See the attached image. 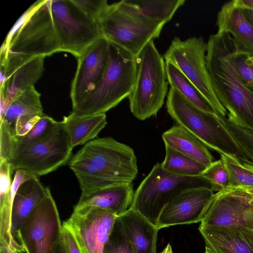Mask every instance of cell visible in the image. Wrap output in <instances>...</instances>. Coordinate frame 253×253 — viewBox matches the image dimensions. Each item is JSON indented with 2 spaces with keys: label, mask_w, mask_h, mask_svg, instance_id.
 Returning a JSON list of instances; mask_svg holds the SVG:
<instances>
[{
  "label": "cell",
  "mask_w": 253,
  "mask_h": 253,
  "mask_svg": "<svg viewBox=\"0 0 253 253\" xmlns=\"http://www.w3.org/2000/svg\"><path fill=\"white\" fill-rule=\"evenodd\" d=\"M237 1L244 8L253 10V0H237Z\"/></svg>",
  "instance_id": "cell-42"
},
{
  "label": "cell",
  "mask_w": 253,
  "mask_h": 253,
  "mask_svg": "<svg viewBox=\"0 0 253 253\" xmlns=\"http://www.w3.org/2000/svg\"><path fill=\"white\" fill-rule=\"evenodd\" d=\"M134 193L132 182H124L100 189L87 197L80 198L75 207H95L108 210L119 216L130 206Z\"/></svg>",
  "instance_id": "cell-22"
},
{
  "label": "cell",
  "mask_w": 253,
  "mask_h": 253,
  "mask_svg": "<svg viewBox=\"0 0 253 253\" xmlns=\"http://www.w3.org/2000/svg\"><path fill=\"white\" fill-rule=\"evenodd\" d=\"M69 137L60 122L47 137L28 145L16 147L8 161L13 171L21 169L38 177L65 165L72 158Z\"/></svg>",
  "instance_id": "cell-10"
},
{
  "label": "cell",
  "mask_w": 253,
  "mask_h": 253,
  "mask_svg": "<svg viewBox=\"0 0 253 253\" xmlns=\"http://www.w3.org/2000/svg\"><path fill=\"white\" fill-rule=\"evenodd\" d=\"M97 22L103 38L135 57L159 37L165 25L128 12L118 2L109 4Z\"/></svg>",
  "instance_id": "cell-8"
},
{
  "label": "cell",
  "mask_w": 253,
  "mask_h": 253,
  "mask_svg": "<svg viewBox=\"0 0 253 253\" xmlns=\"http://www.w3.org/2000/svg\"><path fill=\"white\" fill-rule=\"evenodd\" d=\"M103 253H133L119 216H117L115 220L109 238L104 245Z\"/></svg>",
  "instance_id": "cell-33"
},
{
  "label": "cell",
  "mask_w": 253,
  "mask_h": 253,
  "mask_svg": "<svg viewBox=\"0 0 253 253\" xmlns=\"http://www.w3.org/2000/svg\"><path fill=\"white\" fill-rule=\"evenodd\" d=\"M117 216L95 207H74L65 222L72 230L85 253H103Z\"/></svg>",
  "instance_id": "cell-15"
},
{
  "label": "cell",
  "mask_w": 253,
  "mask_h": 253,
  "mask_svg": "<svg viewBox=\"0 0 253 253\" xmlns=\"http://www.w3.org/2000/svg\"><path fill=\"white\" fill-rule=\"evenodd\" d=\"M25 171L17 169L13 179L8 199L0 204V247H4L17 252H23V247L13 238L11 231V211L14 196L20 185L33 177Z\"/></svg>",
  "instance_id": "cell-27"
},
{
  "label": "cell",
  "mask_w": 253,
  "mask_h": 253,
  "mask_svg": "<svg viewBox=\"0 0 253 253\" xmlns=\"http://www.w3.org/2000/svg\"><path fill=\"white\" fill-rule=\"evenodd\" d=\"M61 51L50 9V0H38L8 34L1 52L29 58L46 57Z\"/></svg>",
  "instance_id": "cell-5"
},
{
  "label": "cell",
  "mask_w": 253,
  "mask_h": 253,
  "mask_svg": "<svg viewBox=\"0 0 253 253\" xmlns=\"http://www.w3.org/2000/svg\"><path fill=\"white\" fill-rule=\"evenodd\" d=\"M53 253H68L61 237L57 243Z\"/></svg>",
  "instance_id": "cell-41"
},
{
  "label": "cell",
  "mask_w": 253,
  "mask_h": 253,
  "mask_svg": "<svg viewBox=\"0 0 253 253\" xmlns=\"http://www.w3.org/2000/svg\"><path fill=\"white\" fill-rule=\"evenodd\" d=\"M136 74V57L110 42L108 61L100 81L72 112L80 116L105 114L128 97Z\"/></svg>",
  "instance_id": "cell-4"
},
{
  "label": "cell",
  "mask_w": 253,
  "mask_h": 253,
  "mask_svg": "<svg viewBox=\"0 0 253 253\" xmlns=\"http://www.w3.org/2000/svg\"><path fill=\"white\" fill-rule=\"evenodd\" d=\"M165 147V158L161 164L167 171L182 176L195 177L198 176L206 168L170 147Z\"/></svg>",
  "instance_id": "cell-29"
},
{
  "label": "cell",
  "mask_w": 253,
  "mask_h": 253,
  "mask_svg": "<svg viewBox=\"0 0 253 253\" xmlns=\"http://www.w3.org/2000/svg\"><path fill=\"white\" fill-rule=\"evenodd\" d=\"M249 56L236 50L234 61L236 71L244 83L253 88V65L249 63Z\"/></svg>",
  "instance_id": "cell-36"
},
{
  "label": "cell",
  "mask_w": 253,
  "mask_h": 253,
  "mask_svg": "<svg viewBox=\"0 0 253 253\" xmlns=\"http://www.w3.org/2000/svg\"><path fill=\"white\" fill-rule=\"evenodd\" d=\"M211 185L199 176H182L163 169L158 163L134 193L130 208L156 226L165 206L182 191Z\"/></svg>",
  "instance_id": "cell-7"
},
{
  "label": "cell",
  "mask_w": 253,
  "mask_h": 253,
  "mask_svg": "<svg viewBox=\"0 0 253 253\" xmlns=\"http://www.w3.org/2000/svg\"><path fill=\"white\" fill-rule=\"evenodd\" d=\"M198 176L207 181L213 191L229 187L228 174L221 159L213 162Z\"/></svg>",
  "instance_id": "cell-34"
},
{
  "label": "cell",
  "mask_w": 253,
  "mask_h": 253,
  "mask_svg": "<svg viewBox=\"0 0 253 253\" xmlns=\"http://www.w3.org/2000/svg\"><path fill=\"white\" fill-rule=\"evenodd\" d=\"M214 194L213 191L207 186L182 191L165 206L159 216L157 228L160 230L173 225L201 222Z\"/></svg>",
  "instance_id": "cell-17"
},
{
  "label": "cell",
  "mask_w": 253,
  "mask_h": 253,
  "mask_svg": "<svg viewBox=\"0 0 253 253\" xmlns=\"http://www.w3.org/2000/svg\"><path fill=\"white\" fill-rule=\"evenodd\" d=\"M160 253H173L170 244L169 243L163 251Z\"/></svg>",
  "instance_id": "cell-45"
},
{
  "label": "cell",
  "mask_w": 253,
  "mask_h": 253,
  "mask_svg": "<svg viewBox=\"0 0 253 253\" xmlns=\"http://www.w3.org/2000/svg\"><path fill=\"white\" fill-rule=\"evenodd\" d=\"M162 138L165 145L206 167L214 161L208 147L196 136L178 124L164 132Z\"/></svg>",
  "instance_id": "cell-24"
},
{
  "label": "cell",
  "mask_w": 253,
  "mask_h": 253,
  "mask_svg": "<svg viewBox=\"0 0 253 253\" xmlns=\"http://www.w3.org/2000/svg\"><path fill=\"white\" fill-rule=\"evenodd\" d=\"M243 188H244L250 194V195L253 199V187Z\"/></svg>",
  "instance_id": "cell-46"
},
{
  "label": "cell",
  "mask_w": 253,
  "mask_h": 253,
  "mask_svg": "<svg viewBox=\"0 0 253 253\" xmlns=\"http://www.w3.org/2000/svg\"><path fill=\"white\" fill-rule=\"evenodd\" d=\"M73 1L84 14L97 21L109 5L106 0H73Z\"/></svg>",
  "instance_id": "cell-37"
},
{
  "label": "cell",
  "mask_w": 253,
  "mask_h": 253,
  "mask_svg": "<svg viewBox=\"0 0 253 253\" xmlns=\"http://www.w3.org/2000/svg\"><path fill=\"white\" fill-rule=\"evenodd\" d=\"M166 71L170 87L177 90L187 99L201 109L211 114L215 113L199 90L175 66L166 62Z\"/></svg>",
  "instance_id": "cell-28"
},
{
  "label": "cell",
  "mask_w": 253,
  "mask_h": 253,
  "mask_svg": "<svg viewBox=\"0 0 253 253\" xmlns=\"http://www.w3.org/2000/svg\"><path fill=\"white\" fill-rule=\"evenodd\" d=\"M13 170L7 161L0 162V204L5 202L10 193Z\"/></svg>",
  "instance_id": "cell-38"
},
{
  "label": "cell",
  "mask_w": 253,
  "mask_h": 253,
  "mask_svg": "<svg viewBox=\"0 0 253 253\" xmlns=\"http://www.w3.org/2000/svg\"><path fill=\"white\" fill-rule=\"evenodd\" d=\"M50 9L61 51L78 58L103 37L97 21L84 14L73 0H50Z\"/></svg>",
  "instance_id": "cell-11"
},
{
  "label": "cell",
  "mask_w": 253,
  "mask_h": 253,
  "mask_svg": "<svg viewBox=\"0 0 253 253\" xmlns=\"http://www.w3.org/2000/svg\"><path fill=\"white\" fill-rule=\"evenodd\" d=\"M205 253H215L209 248L206 247Z\"/></svg>",
  "instance_id": "cell-47"
},
{
  "label": "cell",
  "mask_w": 253,
  "mask_h": 253,
  "mask_svg": "<svg viewBox=\"0 0 253 253\" xmlns=\"http://www.w3.org/2000/svg\"><path fill=\"white\" fill-rule=\"evenodd\" d=\"M62 238L68 253H85L74 233L65 222L62 224Z\"/></svg>",
  "instance_id": "cell-39"
},
{
  "label": "cell",
  "mask_w": 253,
  "mask_h": 253,
  "mask_svg": "<svg viewBox=\"0 0 253 253\" xmlns=\"http://www.w3.org/2000/svg\"><path fill=\"white\" fill-rule=\"evenodd\" d=\"M207 247L215 253H253V230L199 226Z\"/></svg>",
  "instance_id": "cell-19"
},
{
  "label": "cell",
  "mask_w": 253,
  "mask_h": 253,
  "mask_svg": "<svg viewBox=\"0 0 253 253\" xmlns=\"http://www.w3.org/2000/svg\"><path fill=\"white\" fill-rule=\"evenodd\" d=\"M69 166L79 181L80 198L116 184L132 182L138 174L133 149L110 137L85 143L71 158Z\"/></svg>",
  "instance_id": "cell-1"
},
{
  "label": "cell",
  "mask_w": 253,
  "mask_h": 253,
  "mask_svg": "<svg viewBox=\"0 0 253 253\" xmlns=\"http://www.w3.org/2000/svg\"><path fill=\"white\" fill-rule=\"evenodd\" d=\"M42 116L36 117L28 122L16 134V136L20 137L25 135L34 126Z\"/></svg>",
  "instance_id": "cell-40"
},
{
  "label": "cell",
  "mask_w": 253,
  "mask_h": 253,
  "mask_svg": "<svg viewBox=\"0 0 253 253\" xmlns=\"http://www.w3.org/2000/svg\"><path fill=\"white\" fill-rule=\"evenodd\" d=\"M62 230L58 209L48 188L45 197L22 224L17 239L25 253H53Z\"/></svg>",
  "instance_id": "cell-12"
},
{
  "label": "cell",
  "mask_w": 253,
  "mask_h": 253,
  "mask_svg": "<svg viewBox=\"0 0 253 253\" xmlns=\"http://www.w3.org/2000/svg\"><path fill=\"white\" fill-rule=\"evenodd\" d=\"M216 117L249 160L253 163V130L244 128L231 123L226 117Z\"/></svg>",
  "instance_id": "cell-31"
},
{
  "label": "cell",
  "mask_w": 253,
  "mask_h": 253,
  "mask_svg": "<svg viewBox=\"0 0 253 253\" xmlns=\"http://www.w3.org/2000/svg\"><path fill=\"white\" fill-rule=\"evenodd\" d=\"M0 253H19L4 247H0Z\"/></svg>",
  "instance_id": "cell-44"
},
{
  "label": "cell",
  "mask_w": 253,
  "mask_h": 253,
  "mask_svg": "<svg viewBox=\"0 0 253 253\" xmlns=\"http://www.w3.org/2000/svg\"><path fill=\"white\" fill-rule=\"evenodd\" d=\"M185 0H124L118 2L124 10L147 19L165 24L169 21Z\"/></svg>",
  "instance_id": "cell-26"
},
{
  "label": "cell",
  "mask_w": 253,
  "mask_h": 253,
  "mask_svg": "<svg viewBox=\"0 0 253 253\" xmlns=\"http://www.w3.org/2000/svg\"><path fill=\"white\" fill-rule=\"evenodd\" d=\"M220 156L228 174L229 187H253V164L242 163L223 154Z\"/></svg>",
  "instance_id": "cell-30"
},
{
  "label": "cell",
  "mask_w": 253,
  "mask_h": 253,
  "mask_svg": "<svg viewBox=\"0 0 253 253\" xmlns=\"http://www.w3.org/2000/svg\"><path fill=\"white\" fill-rule=\"evenodd\" d=\"M166 106L168 113L177 124L191 132L207 147L242 163L253 164L220 124L215 113L201 109L170 87Z\"/></svg>",
  "instance_id": "cell-3"
},
{
  "label": "cell",
  "mask_w": 253,
  "mask_h": 253,
  "mask_svg": "<svg viewBox=\"0 0 253 253\" xmlns=\"http://www.w3.org/2000/svg\"><path fill=\"white\" fill-rule=\"evenodd\" d=\"M48 188L44 187L36 176L24 181L19 187L13 199L11 217V233L17 242V235L20 228L45 197Z\"/></svg>",
  "instance_id": "cell-20"
},
{
  "label": "cell",
  "mask_w": 253,
  "mask_h": 253,
  "mask_svg": "<svg viewBox=\"0 0 253 253\" xmlns=\"http://www.w3.org/2000/svg\"><path fill=\"white\" fill-rule=\"evenodd\" d=\"M216 25L217 32L231 36L238 52L253 57V24L237 0L227 2L222 6L217 13Z\"/></svg>",
  "instance_id": "cell-18"
},
{
  "label": "cell",
  "mask_w": 253,
  "mask_h": 253,
  "mask_svg": "<svg viewBox=\"0 0 253 253\" xmlns=\"http://www.w3.org/2000/svg\"><path fill=\"white\" fill-rule=\"evenodd\" d=\"M109 51L110 42L102 37L77 58V70L70 91L73 109L97 86L105 71Z\"/></svg>",
  "instance_id": "cell-16"
},
{
  "label": "cell",
  "mask_w": 253,
  "mask_h": 253,
  "mask_svg": "<svg viewBox=\"0 0 253 253\" xmlns=\"http://www.w3.org/2000/svg\"><path fill=\"white\" fill-rule=\"evenodd\" d=\"M0 162H8L15 149L16 135L13 129L6 123H0Z\"/></svg>",
  "instance_id": "cell-35"
},
{
  "label": "cell",
  "mask_w": 253,
  "mask_h": 253,
  "mask_svg": "<svg viewBox=\"0 0 253 253\" xmlns=\"http://www.w3.org/2000/svg\"><path fill=\"white\" fill-rule=\"evenodd\" d=\"M207 43L202 37L185 40L175 37L164 53L166 62L177 67L193 84L217 115L226 117L227 111L214 92L207 65Z\"/></svg>",
  "instance_id": "cell-9"
},
{
  "label": "cell",
  "mask_w": 253,
  "mask_h": 253,
  "mask_svg": "<svg viewBox=\"0 0 253 253\" xmlns=\"http://www.w3.org/2000/svg\"><path fill=\"white\" fill-rule=\"evenodd\" d=\"M40 98L41 94L34 86L22 91L9 102L0 116V123H6L16 135L30 120L44 114Z\"/></svg>",
  "instance_id": "cell-21"
},
{
  "label": "cell",
  "mask_w": 253,
  "mask_h": 253,
  "mask_svg": "<svg viewBox=\"0 0 253 253\" xmlns=\"http://www.w3.org/2000/svg\"><path fill=\"white\" fill-rule=\"evenodd\" d=\"M247 61L249 63L253 65V57L249 58Z\"/></svg>",
  "instance_id": "cell-48"
},
{
  "label": "cell",
  "mask_w": 253,
  "mask_h": 253,
  "mask_svg": "<svg viewBox=\"0 0 253 253\" xmlns=\"http://www.w3.org/2000/svg\"><path fill=\"white\" fill-rule=\"evenodd\" d=\"M107 123L105 114L80 116L73 112L60 121L73 148L94 139Z\"/></svg>",
  "instance_id": "cell-25"
},
{
  "label": "cell",
  "mask_w": 253,
  "mask_h": 253,
  "mask_svg": "<svg viewBox=\"0 0 253 253\" xmlns=\"http://www.w3.org/2000/svg\"><path fill=\"white\" fill-rule=\"evenodd\" d=\"M59 124V122L44 114L25 135L20 137L16 136L15 148L29 145L47 137L55 130Z\"/></svg>",
  "instance_id": "cell-32"
},
{
  "label": "cell",
  "mask_w": 253,
  "mask_h": 253,
  "mask_svg": "<svg viewBox=\"0 0 253 253\" xmlns=\"http://www.w3.org/2000/svg\"><path fill=\"white\" fill-rule=\"evenodd\" d=\"M44 58H29L10 53L0 54V116L14 97L34 86L42 77Z\"/></svg>",
  "instance_id": "cell-14"
},
{
  "label": "cell",
  "mask_w": 253,
  "mask_h": 253,
  "mask_svg": "<svg viewBox=\"0 0 253 253\" xmlns=\"http://www.w3.org/2000/svg\"><path fill=\"white\" fill-rule=\"evenodd\" d=\"M200 225L253 230V199L241 187L217 191Z\"/></svg>",
  "instance_id": "cell-13"
},
{
  "label": "cell",
  "mask_w": 253,
  "mask_h": 253,
  "mask_svg": "<svg viewBox=\"0 0 253 253\" xmlns=\"http://www.w3.org/2000/svg\"><path fill=\"white\" fill-rule=\"evenodd\" d=\"M130 242L133 253H156L157 227L129 208L119 216Z\"/></svg>",
  "instance_id": "cell-23"
},
{
  "label": "cell",
  "mask_w": 253,
  "mask_h": 253,
  "mask_svg": "<svg viewBox=\"0 0 253 253\" xmlns=\"http://www.w3.org/2000/svg\"><path fill=\"white\" fill-rule=\"evenodd\" d=\"M207 65L216 95L234 125L253 130V88L246 84L234 66L236 45L231 36L217 32L208 40Z\"/></svg>",
  "instance_id": "cell-2"
},
{
  "label": "cell",
  "mask_w": 253,
  "mask_h": 253,
  "mask_svg": "<svg viewBox=\"0 0 253 253\" xmlns=\"http://www.w3.org/2000/svg\"><path fill=\"white\" fill-rule=\"evenodd\" d=\"M244 10L246 16L253 24V10L246 8H244Z\"/></svg>",
  "instance_id": "cell-43"
},
{
  "label": "cell",
  "mask_w": 253,
  "mask_h": 253,
  "mask_svg": "<svg viewBox=\"0 0 253 253\" xmlns=\"http://www.w3.org/2000/svg\"><path fill=\"white\" fill-rule=\"evenodd\" d=\"M136 74L128 96L131 113L144 120L155 116L168 93L166 63L154 40L149 42L136 57Z\"/></svg>",
  "instance_id": "cell-6"
}]
</instances>
